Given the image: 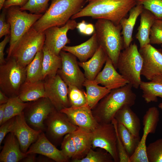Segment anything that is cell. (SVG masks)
I'll return each instance as SVG.
<instances>
[{
    "mask_svg": "<svg viewBox=\"0 0 162 162\" xmlns=\"http://www.w3.org/2000/svg\"><path fill=\"white\" fill-rule=\"evenodd\" d=\"M137 0H87L88 4L71 19L84 17L110 21L120 24L130 9L137 4Z\"/></svg>",
    "mask_w": 162,
    "mask_h": 162,
    "instance_id": "1",
    "label": "cell"
},
{
    "mask_svg": "<svg viewBox=\"0 0 162 162\" xmlns=\"http://www.w3.org/2000/svg\"><path fill=\"white\" fill-rule=\"evenodd\" d=\"M86 1L51 0L50 7L33 26L39 32L52 26H62L84 7Z\"/></svg>",
    "mask_w": 162,
    "mask_h": 162,
    "instance_id": "2",
    "label": "cell"
},
{
    "mask_svg": "<svg viewBox=\"0 0 162 162\" xmlns=\"http://www.w3.org/2000/svg\"><path fill=\"white\" fill-rule=\"evenodd\" d=\"M128 83L121 87L113 89L98 104L94 116L98 123H110L117 111L123 106L130 107L135 103L136 95Z\"/></svg>",
    "mask_w": 162,
    "mask_h": 162,
    "instance_id": "3",
    "label": "cell"
},
{
    "mask_svg": "<svg viewBox=\"0 0 162 162\" xmlns=\"http://www.w3.org/2000/svg\"><path fill=\"white\" fill-rule=\"evenodd\" d=\"M94 27L99 45L105 50L117 69L119 55L124 49L121 26L108 20L99 19L96 21Z\"/></svg>",
    "mask_w": 162,
    "mask_h": 162,
    "instance_id": "4",
    "label": "cell"
},
{
    "mask_svg": "<svg viewBox=\"0 0 162 162\" xmlns=\"http://www.w3.org/2000/svg\"><path fill=\"white\" fill-rule=\"evenodd\" d=\"M7 9V21L10 25V45L7 52L8 59L11 57L18 41L43 14L28 13L21 10L18 6H12Z\"/></svg>",
    "mask_w": 162,
    "mask_h": 162,
    "instance_id": "5",
    "label": "cell"
},
{
    "mask_svg": "<svg viewBox=\"0 0 162 162\" xmlns=\"http://www.w3.org/2000/svg\"><path fill=\"white\" fill-rule=\"evenodd\" d=\"M45 39L44 32H38L32 26L18 41L11 57L20 64L26 67L37 53L42 50Z\"/></svg>",
    "mask_w": 162,
    "mask_h": 162,
    "instance_id": "6",
    "label": "cell"
},
{
    "mask_svg": "<svg viewBox=\"0 0 162 162\" xmlns=\"http://www.w3.org/2000/svg\"><path fill=\"white\" fill-rule=\"evenodd\" d=\"M142 63V58L137 46L134 43L121 52L117 69L133 87L137 89L142 81L140 76Z\"/></svg>",
    "mask_w": 162,
    "mask_h": 162,
    "instance_id": "7",
    "label": "cell"
},
{
    "mask_svg": "<svg viewBox=\"0 0 162 162\" xmlns=\"http://www.w3.org/2000/svg\"><path fill=\"white\" fill-rule=\"evenodd\" d=\"M26 67L11 57L0 66V88L9 98L18 96L26 79Z\"/></svg>",
    "mask_w": 162,
    "mask_h": 162,
    "instance_id": "8",
    "label": "cell"
},
{
    "mask_svg": "<svg viewBox=\"0 0 162 162\" xmlns=\"http://www.w3.org/2000/svg\"><path fill=\"white\" fill-rule=\"evenodd\" d=\"M55 109L50 100L44 97L29 102L23 112L26 121L30 127L34 130L44 132V122Z\"/></svg>",
    "mask_w": 162,
    "mask_h": 162,
    "instance_id": "9",
    "label": "cell"
},
{
    "mask_svg": "<svg viewBox=\"0 0 162 162\" xmlns=\"http://www.w3.org/2000/svg\"><path fill=\"white\" fill-rule=\"evenodd\" d=\"M92 147L104 149L112 156L115 162H119L117 138L114 126L112 123H99L92 131Z\"/></svg>",
    "mask_w": 162,
    "mask_h": 162,
    "instance_id": "10",
    "label": "cell"
},
{
    "mask_svg": "<svg viewBox=\"0 0 162 162\" xmlns=\"http://www.w3.org/2000/svg\"><path fill=\"white\" fill-rule=\"evenodd\" d=\"M44 124L45 134L50 140L60 139L79 128L71 122L65 114L56 109L48 115Z\"/></svg>",
    "mask_w": 162,
    "mask_h": 162,
    "instance_id": "11",
    "label": "cell"
},
{
    "mask_svg": "<svg viewBox=\"0 0 162 162\" xmlns=\"http://www.w3.org/2000/svg\"><path fill=\"white\" fill-rule=\"evenodd\" d=\"M45 79V97L50 100L56 109L60 111L70 107L68 97V86L60 76L57 74Z\"/></svg>",
    "mask_w": 162,
    "mask_h": 162,
    "instance_id": "12",
    "label": "cell"
},
{
    "mask_svg": "<svg viewBox=\"0 0 162 162\" xmlns=\"http://www.w3.org/2000/svg\"><path fill=\"white\" fill-rule=\"evenodd\" d=\"M59 55L62 59V66L57 74L68 86H74L81 89L86 79L79 67L76 57L62 50Z\"/></svg>",
    "mask_w": 162,
    "mask_h": 162,
    "instance_id": "13",
    "label": "cell"
},
{
    "mask_svg": "<svg viewBox=\"0 0 162 162\" xmlns=\"http://www.w3.org/2000/svg\"><path fill=\"white\" fill-rule=\"evenodd\" d=\"M77 23L74 20L70 19L61 27L54 26L45 30L44 45L55 54L60 55L63 48L70 42L67 34L70 30L76 28Z\"/></svg>",
    "mask_w": 162,
    "mask_h": 162,
    "instance_id": "14",
    "label": "cell"
},
{
    "mask_svg": "<svg viewBox=\"0 0 162 162\" xmlns=\"http://www.w3.org/2000/svg\"><path fill=\"white\" fill-rule=\"evenodd\" d=\"M139 50L143 60L141 75L150 81L162 75V50L149 44Z\"/></svg>",
    "mask_w": 162,
    "mask_h": 162,
    "instance_id": "15",
    "label": "cell"
},
{
    "mask_svg": "<svg viewBox=\"0 0 162 162\" xmlns=\"http://www.w3.org/2000/svg\"><path fill=\"white\" fill-rule=\"evenodd\" d=\"M92 110L86 104L79 107L70 106L60 111L65 114L71 122L78 127L92 132L99 123Z\"/></svg>",
    "mask_w": 162,
    "mask_h": 162,
    "instance_id": "16",
    "label": "cell"
},
{
    "mask_svg": "<svg viewBox=\"0 0 162 162\" xmlns=\"http://www.w3.org/2000/svg\"><path fill=\"white\" fill-rule=\"evenodd\" d=\"M43 132L34 130L26 122L23 112L16 116L12 132L17 139L21 151L26 153L31 145L37 139Z\"/></svg>",
    "mask_w": 162,
    "mask_h": 162,
    "instance_id": "17",
    "label": "cell"
},
{
    "mask_svg": "<svg viewBox=\"0 0 162 162\" xmlns=\"http://www.w3.org/2000/svg\"><path fill=\"white\" fill-rule=\"evenodd\" d=\"M30 153L42 155L56 162H66L68 160L61 150L58 149L52 143L43 131L26 153V154Z\"/></svg>",
    "mask_w": 162,
    "mask_h": 162,
    "instance_id": "18",
    "label": "cell"
},
{
    "mask_svg": "<svg viewBox=\"0 0 162 162\" xmlns=\"http://www.w3.org/2000/svg\"><path fill=\"white\" fill-rule=\"evenodd\" d=\"M116 70L108 57L103 70L93 80L97 84H101L110 90L121 87L129 83Z\"/></svg>",
    "mask_w": 162,
    "mask_h": 162,
    "instance_id": "19",
    "label": "cell"
},
{
    "mask_svg": "<svg viewBox=\"0 0 162 162\" xmlns=\"http://www.w3.org/2000/svg\"><path fill=\"white\" fill-rule=\"evenodd\" d=\"M26 155L21 151L19 142L15 135L11 132L8 133L0 153V162H18Z\"/></svg>",
    "mask_w": 162,
    "mask_h": 162,
    "instance_id": "20",
    "label": "cell"
},
{
    "mask_svg": "<svg viewBox=\"0 0 162 162\" xmlns=\"http://www.w3.org/2000/svg\"><path fill=\"white\" fill-rule=\"evenodd\" d=\"M108 56L102 47L99 46L95 52L87 61L79 62V65L84 71L86 79L93 80L100 72Z\"/></svg>",
    "mask_w": 162,
    "mask_h": 162,
    "instance_id": "21",
    "label": "cell"
},
{
    "mask_svg": "<svg viewBox=\"0 0 162 162\" xmlns=\"http://www.w3.org/2000/svg\"><path fill=\"white\" fill-rule=\"evenodd\" d=\"M99 46L94 31L91 37L84 42L75 46H65L62 50L70 53L80 62H83L93 56Z\"/></svg>",
    "mask_w": 162,
    "mask_h": 162,
    "instance_id": "22",
    "label": "cell"
},
{
    "mask_svg": "<svg viewBox=\"0 0 162 162\" xmlns=\"http://www.w3.org/2000/svg\"><path fill=\"white\" fill-rule=\"evenodd\" d=\"M130 106L125 105L116 113L114 118L118 123L122 124L136 137L140 139V120Z\"/></svg>",
    "mask_w": 162,
    "mask_h": 162,
    "instance_id": "23",
    "label": "cell"
},
{
    "mask_svg": "<svg viewBox=\"0 0 162 162\" xmlns=\"http://www.w3.org/2000/svg\"><path fill=\"white\" fill-rule=\"evenodd\" d=\"M143 9L142 5L137 4L130 10L128 17L127 18L124 17L120 22L124 49L129 46L131 44L133 40V31L136 20Z\"/></svg>",
    "mask_w": 162,
    "mask_h": 162,
    "instance_id": "24",
    "label": "cell"
},
{
    "mask_svg": "<svg viewBox=\"0 0 162 162\" xmlns=\"http://www.w3.org/2000/svg\"><path fill=\"white\" fill-rule=\"evenodd\" d=\"M140 15V23L136 38L139 41L141 48L150 44L151 30L156 19L151 12L144 8Z\"/></svg>",
    "mask_w": 162,
    "mask_h": 162,
    "instance_id": "25",
    "label": "cell"
},
{
    "mask_svg": "<svg viewBox=\"0 0 162 162\" xmlns=\"http://www.w3.org/2000/svg\"><path fill=\"white\" fill-rule=\"evenodd\" d=\"M72 134L76 149V155L73 160L81 159L92 147V132L78 128Z\"/></svg>",
    "mask_w": 162,
    "mask_h": 162,
    "instance_id": "26",
    "label": "cell"
},
{
    "mask_svg": "<svg viewBox=\"0 0 162 162\" xmlns=\"http://www.w3.org/2000/svg\"><path fill=\"white\" fill-rule=\"evenodd\" d=\"M25 81L20 88L18 97L23 102H30L45 97L44 82Z\"/></svg>",
    "mask_w": 162,
    "mask_h": 162,
    "instance_id": "27",
    "label": "cell"
},
{
    "mask_svg": "<svg viewBox=\"0 0 162 162\" xmlns=\"http://www.w3.org/2000/svg\"><path fill=\"white\" fill-rule=\"evenodd\" d=\"M139 87L146 103L157 102L158 97L162 98V75L155 76L148 82L142 81Z\"/></svg>",
    "mask_w": 162,
    "mask_h": 162,
    "instance_id": "28",
    "label": "cell"
},
{
    "mask_svg": "<svg viewBox=\"0 0 162 162\" xmlns=\"http://www.w3.org/2000/svg\"><path fill=\"white\" fill-rule=\"evenodd\" d=\"M43 60L42 80L47 77L55 76L62 66V59L60 55L57 56L52 52L46 46L42 49Z\"/></svg>",
    "mask_w": 162,
    "mask_h": 162,
    "instance_id": "29",
    "label": "cell"
},
{
    "mask_svg": "<svg viewBox=\"0 0 162 162\" xmlns=\"http://www.w3.org/2000/svg\"><path fill=\"white\" fill-rule=\"evenodd\" d=\"M83 86L86 89L87 104L92 109L94 108L99 101L111 91L104 86H99L93 80L86 79Z\"/></svg>",
    "mask_w": 162,
    "mask_h": 162,
    "instance_id": "30",
    "label": "cell"
},
{
    "mask_svg": "<svg viewBox=\"0 0 162 162\" xmlns=\"http://www.w3.org/2000/svg\"><path fill=\"white\" fill-rule=\"evenodd\" d=\"M43 58L42 50L37 53L32 61L27 66L26 82H34L42 80Z\"/></svg>",
    "mask_w": 162,
    "mask_h": 162,
    "instance_id": "31",
    "label": "cell"
},
{
    "mask_svg": "<svg viewBox=\"0 0 162 162\" xmlns=\"http://www.w3.org/2000/svg\"><path fill=\"white\" fill-rule=\"evenodd\" d=\"M117 128L119 136L126 150L130 157L136 148L140 139L134 136L122 124L118 123Z\"/></svg>",
    "mask_w": 162,
    "mask_h": 162,
    "instance_id": "32",
    "label": "cell"
},
{
    "mask_svg": "<svg viewBox=\"0 0 162 162\" xmlns=\"http://www.w3.org/2000/svg\"><path fill=\"white\" fill-rule=\"evenodd\" d=\"M28 104L29 102H25L22 101L18 96L9 98L6 103L2 124L8 119L22 113Z\"/></svg>",
    "mask_w": 162,
    "mask_h": 162,
    "instance_id": "33",
    "label": "cell"
},
{
    "mask_svg": "<svg viewBox=\"0 0 162 162\" xmlns=\"http://www.w3.org/2000/svg\"><path fill=\"white\" fill-rule=\"evenodd\" d=\"M68 86V97L70 106L79 107L88 104L85 92L74 86Z\"/></svg>",
    "mask_w": 162,
    "mask_h": 162,
    "instance_id": "34",
    "label": "cell"
},
{
    "mask_svg": "<svg viewBox=\"0 0 162 162\" xmlns=\"http://www.w3.org/2000/svg\"><path fill=\"white\" fill-rule=\"evenodd\" d=\"M74 162H111L114 161L108 152H96L91 149L86 156L80 159L73 160Z\"/></svg>",
    "mask_w": 162,
    "mask_h": 162,
    "instance_id": "35",
    "label": "cell"
},
{
    "mask_svg": "<svg viewBox=\"0 0 162 162\" xmlns=\"http://www.w3.org/2000/svg\"><path fill=\"white\" fill-rule=\"evenodd\" d=\"M146 152L148 162H162V138L150 143Z\"/></svg>",
    "mask_w": 162,
    "mask_h": 162,
    "instance_id": "36",
    "label": "cell"
},
{
    "mask_svg": "<svg viewBox=\"0 0 162 162\" xmlns=\"http://www.w3.org/2000/svg\"><path fill=\"white\" fill-rule=\"evenodd\" d=\"M137 4L151 12L156 19L162 20V0H137Z\"/></svg>",
    "mask_w": 162,
    "mask_h": 162,
    "instance_id": "37",
    "label": "cell"
},
{
    "mask_svg": "<svg viewBox=\"0 0 162 162\" xmlns=\"http://www.w3.org/2000/svg\"><path fill=\"white\" fill-rule=\"evenodd\" d=\"M61 148L62 152L68 159L74 158L76 154V149L72 133L65 135L61 143Z\"/></svg>",
    "mask_w": 162,
    "mask_h": 162,
    "instance_id": "38",
    "label": "cell"
},
{
    "mask_svg": "<svg viewBox=\"0 0 162 162\" xmlns=\"http://www.w3.org/2000/svg\"><path fill=\"white\" fill-rule=\"evenodd\" d=\"M150 44H162V20L156 19L150 34Z\"/></svg>",
    "mask_w": 162,
    "mask_h": 162,
    "instance_id": "39",
    "label": "cell"
},
{
    "mask_svg": "<svg viewBox=\"0 0 162 162\" xmlns=\"http://www.w3.org/2000/svg\"><path fill=\"white\" fill-rule=\"evenodd\" d=\"M111 122L114 125L116 133L117 148L119 162H130V157L128 154L118 134L117 128V122L114 118L112 121Z\"/></svg>",
    "mask_w": 162,
    "mask_h": 162,
    "instance_id": "40",
    "label": "cell"
},
{
    "mask_svg": "<svg viewBox=\"0 0 162 162\" xmlns=\"http://www.w3.org/2000/svg\"><path fill=\"white\" fill-rule=\"evenodd\" d=\"M16 117L11 118L4 122L0 127V145L4 137L8 133L12 132L15 124Z\"/></svg>",
    "mask_w": 162,
    "mask_h": 162,
    "instance_id": "41",
    "label": "cell"
},
{
    "mask_svg": "<svg viewBox=\"0 0 162 162\" xmlns=\"http://www.w3.org/2000/svg\"><path fill=\"white\" fill-rule=\"evenodd\" d=\"M7 9L4 8L0 14V38L3 36L10 34V24L6 21V15Z\"/></svg>",
    "mask_w": 162,
    "mask_h": 162,
    "instance_id": "42",
    "label": "cell"
},
{
    "mask_svg": "<svg viewBox=\"0 0 162 162\" xmlns=\"http://www.w3.org/2000/svg\"><path fill=\"white\" fill-rule=\"evenodd\" d=\"M10 35L5 36L4 39L0 43V64H4L6 63L4 58V50L5 46L7 43L10 42Z\"/></svg>",
    "mask_w": 162,
    "mask_h": 162,
    "instance_id": "43",
    "label": "cell"
},
{
    "mask_svg": "<svg viewBox=\"0 0 162 162\" xmlns=\"http://www.w3.org/2000/svg\"><path fill=\"white\" fill-rule=\"evenodd\" d=\"M36 0H28L27 2L20 9L22 11H29L31 13L36 14L37 12Z\"/></svg>",
    "mask_w": 162,
    "mask_h": 162,
    "instance_id": "44",
    "label": "cell"
},
{
    "mask_svg": "<svg viewBox=\"0 0 162 162\" xmlns=\"http://www.w3.org/2000/svg\"><path fill=\"white\" fill-rule=\"evenodd\" d=\"M28 0H6L4 3L3 8L8 9L12 6H18L21 8L23 6Z\"/></svg>",
    "mask_w": 162,
    "mask_h": 162,
    "instance_id": "45",
    "label": "cell"
},
{
    "mask_svg": "<svg viewBox=\"0 0 162 162\" xmlns=\"http://www.w3.org/2000/svg\"><path fill=\"white\" fill-rule=\"evenodd\" d=\"M50 0H36L37 3L36 14H42L48 9V2Z\"/></svg>",
    "mask_w": 162,
    "mask_h": 162,
    "instance_id": "46",
    "label": "cell"
},
{
    "mask_svg": "<svg viewBox=\"0 0 162 162\" xmlns=\"http://www.w3.org/2000/svg\"><path fill=\"white\" fill-rule=\"evenodd\" d=\"M36 154L30 153L27 154V155L21 160L23 162H36L37 157Z\"/></svg>",
    "mask_w": 162,
    "mask_h": 162,
    "instance_id": "47",
    "label": "cell"
},
{
    "mask_svg": "<svg viewBox=\"0 0 162 162\" xmlns=\"http://www.w3.org/2000/svg\"><path fill=\"white\" fill-rule=\"evenodd\" d=\"M87 24L85 20H82L81 22L77 23L76 28L80 33L84 34Z\"/></svg>",
    "mask_w": 162,
    "mask_h": 162,
    "instance_id": "48",
    "label": "cell"
},
{
    "mask_svg": "<svg viewBox=\"0 0 162 162\" xmlns=\"http://www.w3.org/2000/svg\"><path fill=\"white\" fill-rule=\"evenodd\" d=\"M95 31L94 26L92 24L89 23L87 24L86 28L84 34L89 35L93 34Z\"/></svg>",
    "mask_w": 162,
    "mask_h": 162,
    "instance_id": "49",
    "label": "cell"
},
{
    "mask_svg": "<svg viewBox=\"0 0 162 162\" xmlns=\"http://www.w3.org/2000/svg\"><path fill=\"white\" fill-rule=\"evenodd\" d=\"M9 98L1 90H0V104H6L8 101Z\"/></svg>",
    "mask_w": 162,
    "mask_h": 162,
    "instance_id": "50",
    "label": "cell"
},
{
    "mask_svg": "<svg viewBox=\"0 0 162 162\" xmlns=\"http://www.w3.org/2000/svg\"><path fill=\"white\" fill-rule=\"evenodd\" d=\"M6 104H0V125L2 124L3 121L5 109V107Z\"/></svg>",
    "mask_w": 162,
    "mask_h": 162,
    "instance_id": "51",
    "label": "cell"
},
{
    "mask_svg": "<svg viewBox=\"0 0 162 162\" xmlns=\"http://www.w3.org/2000/svg\"><path fill=\"white\" fill-rule=\"evenodd\" d=\"M37 157L36 162H49L52 160L51 159L43 155Z\"/></svg>",
    "mask_w": 162,
    "mask_h": 162,
    "instance_id": "52",
    "label": "cell"
},
{
    "mask_svg": "<svg viewBox=\"0 0 162 162\" xmlns=\"http://www.w3.org/2000/svg\"><path fill=\"white\" fill-rule=\"evenodd\" d=\"M6 0H0V10L3 8V5L5 1Z\"/></svg>",
    "mask_w": 162,
    "mask_h": 162,
    "instance_id": "53",
    "label": "cell"
},
{
    "mask_svg": "<svg viewBox=\"0 0 162 162\" xmlns=\"http://www.w3.org/2000/svg\"><path fill=\"white\" fill-rule=\"evenodd\" d=\"M158 107L161 110L162 112V102L160 103L159 104Z\"/></svg>",
    "mask_w": 162,
    "mask_h": 162,
    "instance_id": "54",
    "label": "cell"
},
{
    "mask_svg": "<svg viewBox=\"0 0 162 162\" xmlns=\"http://www.w3.org/2000/svg\"><path fill=\"white\" fill-rule=\"evenodd\" d=\"M161 46H162V44L161 45Z\"/></svg>",
    "mask_w": 162,
    "mask_h": 162,
    "instance_id": "55",
    "label": "cell"
}]
</instances>
